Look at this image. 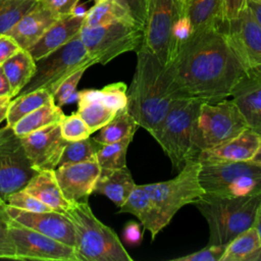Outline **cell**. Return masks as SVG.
Segmentation results:
<instances>
[{"label": "cell", "instance_id": "d6a6232c", "mask_svg": "<svg viewBox=\"0 0 261 261\" xmlns=\"http://www.w3.org/2000/svg\"><path fill=\"white\" fill-rule=\"evenodd\" d=\"M134 136H128L118 142L101 145L96 158L101 169H115L126 166V152Z\"/></svg>", "mask_w": 261, "mask_h": 261}, {"label": "cell", "instance_id": "4dcf8cb0", "mask_svg": "<svg viewBox=\"0 0 261 261\" xmlns=\"http://www.w3.org/2000/svg\"><path fill=\"white\" fill-rule=\"evenodd\" d=\"M64 113L61 107L54 103L46 104L19 119L11 128L18 137H23L48 125L58 123Z\"/></svg>", "mask_w": 261, "mask_h": 261}, {"label": "cell", "instance_id": "816d5d0a", "mask_svg": "<svg viewBox=\"0 0 261 261\" xmlns=\"http://www.w3.org/2000/svg\"><path fill=\"white\" fill-rule=\"evenodd\" d=\"M249 162L254 164V165L261 166V138H260V143H259L258 149H257L256 153L254 154V156L251 158V160Z\"/></svg>", "mask_w": 261, "mask_h": 261}, {"label": "cell", "instance_id": "f907efd6", "mask_svg": "<svg viewBox=\"0 0 261 261\" xmlns=\"http://www.w3.org/2000/svg\"><path fill=\"white\" fill-rule=\"evenodd\" d=\"M11 97L9 96H4V97H0V123L5 120L6 118V113H7V109L8 106L10 104L11 101Z\"/></svg>", "mask_w": 261, "mask_h": 261}, {"label": "cell", "instance_id": "7dc6e473", "mask_svg": "<svg viewBox=\"0 0 261 261\" xmlns=\"http://www.w3.org/2000/svg\"><path fill=\"white\" fill-rule=\"evenodd\" d=\"M245 7L246 0H223V13L225 22L237 18Z\"/></svg>", "mask_w": 261, "mask_h": 261}, {"label": "cell", "instance_id": "836d02e7", "mask_svg": "<svg viewBox=\"0 0 261 261\" xmlns=\"http://www.w3.org/2000/svg\"><path fill=\"white\" fill-rule=\"evenodd\" d=\"M36 4L35 0H0V35L9 32Z\"/></svg>", "mask_w": 261, "mask_h": 261}, {"label": "cell", "instance_id": "e575fe53", "mask_svg": "<svg viewBox=\"0 0 261 261\" xmlns=\"http://www.w3.org/2000/svg\"><path fill=\"white\" fill-rule=\"evenodd\" d=\"M100 147L101 144L95 141L94 138H87L71 142L67 141L59 159L58 166L67 163H77L95 159Z\"/></svg>", "mask_w": 261, "mask_h": 261}, {"label": "cell", "instance_id": "f5cc1de1", "mask_svg": "<svg viewBox=\"0 0 261 261\" xmlns=\"http://www.w3.org/2000/svg\"><path fill=\"white\" fill-rule=\"evenodd\" d=\"M256 228L258 229L260 236H261V204H260V207L258 209V212H257V217H256V220H255V224Z\"/></svg>", "mask_w": 261, "mask_h": 261}, {"label": "cell", "instance_id": "2e32d148", "mask_svg": "<svg viewBox=\"0 0 261 261\" xmlns=\"http://www.w3.org/2000/svg\"><path fill=\"white\" fill-rule=\"evenodd\" d=\"M101 167L97 158L57 166L54 173L63 197L69 202L88 201L94 193Z\"/></svg>", "mask_w": 261, "mask_h": 261}, {"label": "cell", "instance_id": "681fc988", "mask_svg": "<svg viewBox=\"0 0 261 261\" xmlns=\"http://www.w3.org/2000/svg\"><path fill=\"white\" fill-rule=\"evenodd\" d=\"M246 5L250 8L256 21L261 27V2L257 0H246Z\"/></svg>", "mask_w": 261, "mask_h": 261}, {"label": "cell", "instance_id": "52a82bcc", "mask_svg": "<svg viewBox=\"0 0 261 261\" xmlns=\"http://www.w3.org/2000/svg\"><path fill=\"white\" fill-rule=\"evenodd\" d=\"M96 64L88 52L80 34L66 44L36 61V70L18 95L44 89L52 95L58 86L80 68Z\"/></svg>", "mask_w": 261, "mask_h": 261}, {"label": "cell", "instance_id": "6da1fadb", "mask_svg": "<svg viewBox=\"0 0 261 261\" xmlns=\"http://www.w3.org/2000/svg\"><path fill=\"white\" fill-rule=\"evenodd\" d=\"M166 69L176 99L203 102L231 97L246 77L222 28L195 32Z\"/></svg>", "mask_w": 261, "mask_h": 261}, {"label": "cell", "instance_id": "7402d4cb", "mask_svg": "<svg viewBox=\"0 0 261 261\" xmlns=\"http://www.w3.org/2000/svg\"><path fill=\"white\" fill-rule=\"evenodd\" d=\"M231 99L244 115L248 127L261 136V80L245 77L234 89Z\"/></svg>", "mask_w": 261, "mask_h": 261}, {"label": "cell", "instance_id": "f546056e", "mask_svg": "<svg viewBox=\"0 0 261 261\" xmlns=\"http://www.w3.org/2000/svg\"><path fill=\"white\" fill-rule=\"evenodd\" d=\"M53 95L44 89L15 96L11 99L6 113V124L12 127L19 119L34 110L50 103H54Z\"/></svg>", "mask_w": 261, "mask_h": 261}, {"label": "cell", "instance_id": "f1b7e54d", "mask_svg": "<svg viewBox=\"0 0 261 261\" xmlns=\"http://www.w3.org/2000/svg\"><path fill=\"white\" fill-rule=\"evenodd\" d=\"M1 66L10 84L12 96L14 98L34 75L36 70V60L28 50L20 49Z\"/></svg>", "mask_w": 261, "mask_h": 261}, {"label": "cell", "instance_id": "74e56055", "mask_svg": "<svg viewBox=\"0 0 261 261\" xmlns=\"http://www.w3.org/2000/svg\"><path fill=\"white\" fill-rule=\"evenodd\" d=\"M100 101L115 112L127 106V87L122 82L112 83L99 90Z\"/></svg>", "mask_w": 261, "mask_h": 261}, {"label": "cell", "instance_id": "277c9868", "mask_svg": "<svg viewBox=\"0 0 261 261\" xmlns=\"http://www.w3.org/2000/svg\"><path fill=\"white\" fill-rule=\"evenodd\" d=\"M63 213L74 228L79 261H133L116 232L96 217L88 201L70 203Z\"/></svg>", "mask_w": 261, "mask_h": 261}, {"label": "cell", "instance_id": "4fadbf2b", "mask_svg": "<svg viewBox=\"0 0 261 261\" xmlns=\"http://www.w3.org/2000/svg\"><path fill=\"white\" fill-rule=\"evenodd\" d=\"M186 12L182 0H150L140 46L155 55L165 66L169 62L171 29L176 17Z\"/></svg>", "mask_w": 261, "mask_h": 261}, {"label": "cell", "instance_id": "f6af8a7d", "mask_svg": "<svg viewBox=\"0 0 261 261\" xmlns=\"http://www.w3.org/2000/svg\"><path fill=\"white\" fill-rule=\"evenodd\" d=\"M123 1L127 4L134 19L142 28H144V24L148 15L150 0H123Z\"/></svg>", "mask_w": 261, "mask_h": 261}, {"label": "cell", "instance_id": "3957f363", "mask_svg": "<svg viewBox=\"0 0 261 261\" xmlns=\"http://www.w3.org/2000/svg\"><path fill=\"white\" fill-rule=\"evenodd\" d=\"M261 193L245 197H218L204 194L194 205L207 221L209 245L225 246L255 224Z\"/></svg>", "mask_w": 261, "mask_h": 261}, {"label": "cell", "instance_id": "ee69618b", "mask_svg": "<svg viewBox=\"0 0 261 261\" xmlns=\"http://www.w3.org/2000/svg\"><path fill=\"white\" fill-rule=\"evenodd\" d=\"M144 227L141 223L130 220L126 222L122 229L123 242L128 246H139L141 245L144 237Z\"/></svg>", "mask_w": 261, "mask_h": 261}, {"label": "cell", "instance_id": "db71d44e", "mask_svg": "<svg viewBox=\"0 0 261 261\" xmlns=\"http://www.w3.org/2000/svg\"><path fill=\"white\" fill-rule=\"evenodd\" d=\"M257 261H261V253H260V255H259V257H258Z\"/></svg>", "mask_w": 261, "mask_h": 261}, {"label": "cell", "instance_id": "d590c367", "mask_svg": "<svg viewBox=\"0 0 261 261\" xmlns=\"http://www.w3.org/2000/svg\"><path fill=\"white\" fill-rule=\"evenodd\" d=\"M194 34L192 22L187 15L186 12L179 14L171 29V37H170V47H169V65L176 55L178 54L180 48L191 39ZM166 65V66H167Z\"/></svg>", "mask_w": 261, "mask_h": 261}, {"label": "cell", "instance_id": "1f68e13d", "mask_svg": "<svg viewBox=\"0 0 261 261\" xmlns=\"http://www.w3.org/2000/svg\"><path fill=\"white\" fill-rule=\"evenodd\" d=\"M139 124L127 111V108L116 112L115 116L99 129L94 140L101 145L118 142L128 136H135Z\"/></svg>", "mask_w": 261, "mask_h": 261}, {"label": "cell", "instance_id": "5bb4252c", "mask_svg": "<svg viewBox=\"0 0 261 261\" xmlns=\"http://www.w3.org/2000/svg\"><path fill=\"white\" fill-rule=\"evenodd\" d=\"M8 224L15 248V260L79 261L75 248L33 230L11 218Z\"/></svg>", "mask_w": 261, "mask_h": 261}, {"label": "cell", "instance_id": "7bdbcfd3", "mask_svg": "<svg viewBox=\"0 0 261 261\" xmlns=\"http://www.w3.org/2000/svg\"><path fill=\"white\" fill-rule=\"evenodd\" d=\"M39 2L60 18L74 13L80 0H40Z\"/></svg>", "mask_w": 261, "mask_h": 261}, {"label": "cell", "instance_id": "f35d334b", "mask_svg": "<svg viewBox=\"0 0 261 261\" xmlns=\"http://www.w3.org/2000/svg\"><path fill=\"white\" fill-rule=\"evenodd\" d=\"M88 68H80L68 77H66L53 94L55 104L59 107L72 102L77 96V85Z\"/></svg>", "mask_w": 261, "mask_h": 261}, {"label": "cell", "instance_id": "d4e9b609", "mask_svg": "<svg viewBox=\"0 0 261 261\" xmlns=\"http://www.w3.org/2000/svg\"><path fill=\"white\" fill-rule=\"evenodd\" d=\"M77 113L88 125L91 134L106 125L116 112L100 101L99 90L87 89L77 92Z\"/></svg>", "mask_w": 261, "mask_h": 261}, {"label": "cell", "instance_id": "7a4b0ae2", "mask_svg": "<svg viewBox=\"0 0 261 261\" xmlns=\"http://www.w3.org/2000/svg\"><path fill=\"white\" fill-rule=\"evenodd\" d=\"M127 98V111L155 140L176 98L166 66L143 46L137 50V64Z\"/></svg>", "mask_w": 261, "mask_h": 261}, {"label": "cell", "instance_id": "9c48e42d", "mask_svg": "<svg viewBox=\"0 0 261 261\" xmlns=\"http://www.w3.org/2000/svg\"><path fill=\"white\" fill-rule=\"evenodd\" d=\"M204 194L245 197L261 193V166L250 162L201 163L199 173Z\"/></svg>", "mask_w": 261, "mask_h": 261}, {"label": "cell", "instance_id": "60d3db41", "mask_svg": "<svg viewBox=\"0 0 261 261\" xmlns=\"http://www.w3.org/2000/svg\"><path fill=\"white\" fill-rule=\"evenodd\" d=\"M6 204L18 209L27 210V211H50L51 209L42 203L40 200H38L36 197L32 196L28 192H25L23 189L18 190L11 195L8 196L6 199Z\"/></svg>", "mask_w": 261, "mask_h": 261}, {"label": "cell", "instance_id": "ba28073f", "mask_svg": "<svg viewBox=\"0 0 261 261\" xmlns=\"http://www.w3.org/2000/svg\"><path fill=\"white\" fill-rule=\"evenodd\" d=\"M200 169L201 162L194 157L185 163L175 177L142 185L167 225L184 206L194 204L204 195L199 178Z\"/></svg>", "mask_w": 261, "mask_h": 261}, {"label": "cell", "instance_id": "11a10c76", "mask_svg": "<svg viewBox=\"0 0 261 261\" xmlns=\"http://www.w3.org/2000/svg\"><path fill=\"white\" fill-rule=\"evenodd\" d=\"M101 1H103V0H95V3H98V2H101Z\"/></svg>", "mask_w": 261, "mask_h": 261}, {"label": "cell", "instance_id": "e0dca14e", "mask_svg": "<svg viewBox=\"0 0 261 261\" xmlns=\"http://www.w3.org/2000/svg\"><path fill=\"white\" fill-rule=\"evenodd\" d=\"M6 212L14 221L75 248V232L71 221L57 211H27L6 204Z\"/></svg>", "mask_w": 261, "mask_h": 261}, {"label": "cell", "instance_id": "ab89813d", "mask_svg": "<svg viewBox=\"0 0 261 261\" xmlns=\"http://www.w3.org/2000/svg\"><path fill=\"white\" fill-rule=\"evenodd\" d=\"M9 218L6 202L0 199V258L15 260V248L9 231Z\"/></svg>", "mask_w": 261, "mask_h": 261}, {"label": "cell", "instance_id": "603a6c76", "mask_svg": "<svg viewBox=\"0 0 261 261\" xmlns=\"http://www.w3.org/2000/svg\"><path fill=\"white\" fill-rule=\"evenodd\" d=\"M23 190L53 211L63 213L70 205L62 195L54 169L38 171L25 185Z\"/></svg>", "mask_w": 261, "mask_h": 261}, {"label": "cell", "instance_id": "cb8c5ba5", "mask_svg": "<svg viewBox=\"0 0 261 261\" xmlns=\"http://www.w3.org/2000/svg\"><path fill=\"white\" fill-rule=\"evenodd\" d=\"M135 187L136 184L127 166L115 169H101L94 193L107 197L117 207H120Z\"/></svg>", "mask_w": 261, "mask_h": 261}, {"label": "cell", "instance_id": "ac0fdd59", "mask_svg": "<svg viewBox=\"0 0 261 261\" xmlns=\"http://www.w3.org/2000/svg\"><path fill=\"white\" fill-rule=\"evenodd\" d=\"M261 136L251 128L214 148L202 150L197 158L201 163L249 162L256 153Z\"/></svg>", "mask_w": 261, "mask_h": 261}, {"label": "cell", "instance_id": "9f6ffc18", "mask_svg": "<svg viewBox=\"0 0 261 261\" xmlns=\"http://www.w3.org/2000/svg\"><path fill=\"white\" fill-rule=\"evenodd\" d=\"M182 1L185 2V5H186V3H187V1H188V0H182Z\"/></svg>", "mask_w": 261, "mask_h": 261}, {"label": "cell", "instance_id": "44dd1931", "mask_svg": "<svg viewBox=\"0 0 261 261\" xmlns=\"http://www.w3.org/2000/svg\"><path fill=\"white\" fill-rule=\"evenodd\" d=\"M119 213L135 215L144 229L151 233L152 240L167 225L142 185H136L125 202L119 207Z\"/></svg>", "mask_w": 261, "mask_h": 261}, {"label": "cell", "instance_id": "83f0119b", "mask_svg": "<svg viewBox=\"0 0 261 261\" xmlns=\"http://www.w3.org/2000/svg\"><path fill=\"white\" fill-rule=\"evenodd\" d=\"M117 21L138 23L123 0H103L95 3V5L86 12L83 27L95 28Z\"/></svg>", "mask_w": 261, "mask_h": 261}, {"label": "cell", "instance_id": "5b68a950", "mask_svg": "<svg viewBox=\"0 0 261 261\" xmlns=\"http://www.w3.org/2000/svg\"><path fill=\"white\" fill-rule=\"evenodd\" d=\"M247 128L245 117L232 99L203 102L193 124V145L198 154L233 139Z\"/></svg>", "mask_w": 261, "mask_h": 261}, {"label": "cell", "instance_id": "7c38bea8", "mask_svg": "<svg viewBox=\"0 0 261 261\" xmlns=\"http://www.w3.org/2000/svg\"><path fill=\"white\" fill-rule=\"evenodd\" d=\"M38 171L31 165L20 137L7 124L0 127V199L21 190Z\"/></svg>", "mask_w": 261, "mask_h": 261}, {"label": "cell", "instance_id": "9a60e30c", "mask_svg": "<svg viewBox=\"0 0 261 261\" xmlns=\"http://www.w3.org/2000/svg\"><path fill=\"white\" fill-rule=\"evenodd\" d=\"M20 141L37 171L55 169L67 143L61 136L59 122L20 137Z\"/></svg>", "mask_w": 261, "mask_h": 261}, {"label": "cell", "instance_id": "ffe728a7", "mask_svg": "<svg viewBox=\"0 0 261 261\" xmlns=\"http://www.w3.org/2000/svg\"><path fill=\"white\" fill-rule=\"evenodd\" d=\"M58 17L39 1L6 34L13 38L21 49L31 48Z\"/></svg>", "mask_w": 261, "mask_h": 261}, {"label": "cell", "instance_id": "8d00e7d4", "mask_svg": "<svg viewBox=\"0 0 261 261\" xmlns=\"http://www.w3.org/2000/svg\"><path fill=\"white\" fill-rule=\"evenodd\" d=\"M59 127L62 138L68 142L84 140L90 138L92 135L88 125L77 112L71 113L70 115L64 114L59 121Z\"/></svg>", "mask_w": 261, "mask_h": 261}, {"label": "cell", "instance_id": "4316f807", "mask_svg": "<svg viewBox=\"0 0 261 261\" xmlns=\"http://www.w3.org/2000/svg\"><path fill=\"white\" fill-rule=\"evenodd\" d=\"M260 253L261 236L253 225L224 246L219 261H257Z\"/></svg>", "mask_w": 261, "mask_h": 261}, {"label": "cell", "instance_id": "484cf974", "mask_svg": "<svg viewBox=\"0 0 261 261\" xmlns=\"http://www.w3.org/2000/svg\"><path fill=\"white\" fill-rule=\"evenodd\" d=\"M186 13L194 33L209 28H222L225 22L223 0H188Z\"/></svg>", "mask_w": 261, "mask_h": 261}, {"label": "cell", "instance_id": "8fae6325", "mask_svg": "<svg viewBox=\"0 0 261 261\" xmlns=\"http://www.w3.org/2000/svg\"><path fill=\"white\" fill-rule=\"evenodd\" d=\"M222 31L246 77L261 80V27L250 8L246 5L237 18L224 22Z\"/></svg>", "mask_w": 261, "mask_h": 261}, {"label": "cell", "instance_id": "c3c4849f", "mask_svg": "<svg viewBox=\"0 0 261 261\" xmlns=\"http://www.w3.org/2000/svg\"><path fill=\"white\" fill-rule=\"evenodd\" d=\"M4 96H9L13 98L10 84L3 71L2 66L0 65V97H4Z\"/></svg>", "mask_w": 261, "mask_h": 261}, {"label": "cell", "instance_id": "bcb514c9", "mask_svg": "<svg viewBox=\"0 0 261 261\" xmlns=\"http://www.w3.org/2000/svg\"><path fill=\"white\" fill-rule=\"evenodd\" d=\"M20 49V46L9 35H0V65L17 53Z\"/></svg>", "mask_w": 261, "mask_h": 261}, {"label": "cell", "instance_id": "8992f818", "mask_svg": "<svg viewBox=\"0 0 261 261\" xmlns=\"http://www.w3.org/2000/svg\"><path fill=\"white\" fill-rule=\"evenodd\" d=\"M202 103L192 98L174 100L155 139L176 170H180L188 160L198 155L193 145L192 132Z\"/></svg>", "mask_w": 261, "mask_h": 261}, {"label": "cell", "instance_id": "30bf717a", "mask_svg": "<svg viewBox=\"0 0 261 261\" xmlns=\"http://www.w3.org/2000/svg\"><path fill=\"white\" fill-rule=\"evenodd\" d=\"M80 36L96 63L105 65L123 53L137 51L143 41V28L136 22L117 21L83 27Z\"/></svg>", "mask_w": 261, "mask_h": 261}, {"label": "cell", "instance_id": "d6986e66", "mask_svg": "<svg viewBox=\"0 0 261 261\" xmlns=\"http://www.w3.org/2000/svg\"><path fill=\"white\" fill-rule=\"evenodd\" d=\"M84 13H72L58 18L44 35L28 51L37 61L62 45L69 42L81 33L85 20Z\"/></svg>", "mask_w": 261, "mask_h": 261}, {"label": "cell", "instance_id": "b9f144b4", "mask_svg": "<svg viewBox=\"0 0 261 261\" xmlns=\"http://www.w3.org/2000/svg\"><path fill=\"white\" fill-rule=\"evenodd\" d=\"M224 250V246L207 245L205 248L177 258H172L173 261H219Z\"/></svg>", "mask_w": 261, "mask_h": 261}, {"label": "cell", "instance_id": "6f0895ef", "mask_svg": "<svg viewBox=\"0 0 261 261\" xmlns=\"http://www.w3.org/2000/svg\"><path fill=\"white\" fill-rule=\"evenodd\" d=\"M35 1H37V2H38V1H40V0H35Z\"/></svg>", "mask_w": 261, "mask_h": 261}, {"label": "cell", "instance_id": "680465c9", "mask_svg": "<svg viewBox=\"0 0 261 261\" xmlns=\"http://www.w3.org/2000/svg\"><path fill=\"white\" fill-rule=\"evenodd\" d=\"M257 1H259V2H261V0H257Z\"/></svg>", "mask_w": 261, "mask_h": 261}]
</instances>
